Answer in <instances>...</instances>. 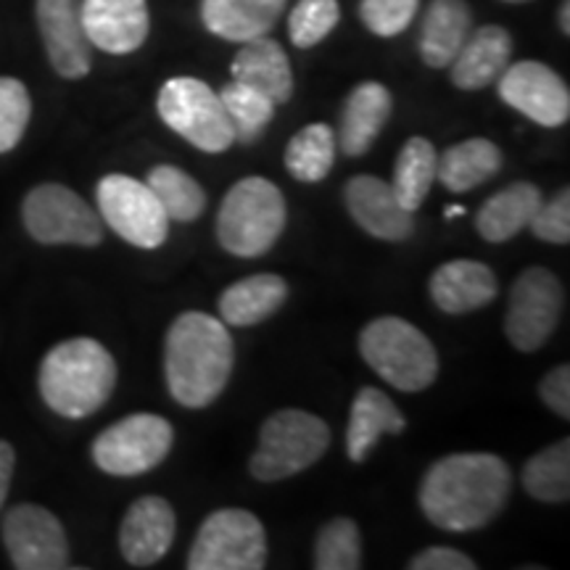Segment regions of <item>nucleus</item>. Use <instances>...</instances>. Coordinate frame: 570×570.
Returning <instances> with one entry per match:
<instances>
[{"label": "nucleus", "mask_w": 570, "mask_h": 570, "mask_svg": "<svg viewBox=\"0 0 570 570\" xmlns=\"http://www.w3.org/2000/svg\"><path fill=\"white\" fill-rule=\"evenodd\" d=\"M412 570H475V562L470 554L454 550V547H428L410 560Z\"/></svg>", "instance_id": "obj_39"}, {"label": "nucleus", "mask_w": 570, "mask_h": 570, "mask_svg": "<svg viewBox=\"0 0 570 570\" xmlns=\"http://www.w3.org/2000/svg\"><path fill=\"white\" fill-rule=\"evenodd\" d=\"M566 294L558 275L544 267H529L512 283L504 333L518 352H539L560 323Z\"/></svg>", "instance_id": "obj_12"}, {"label": "nucleus", "mask_w": 570, "mask_h": 570, "mask_svg": "<svg viewBox=\"0 0 570 570\" xmlns=\"http://www.w3.org/2000/svg\"><path fill=\"white\" fill-rule=\"evenodd\" d=\"M35 17L56 75L82 80L92 67V46L82 27L80 0H38Z\"/></svg>", "instance_id": "obj_15"}, {"label": "nucleus", "mask_w": 570, "mask_h": 570, "mask_svg": "<svg viewBox=\"0 0 570 570\" xmlns=\"http://www.w3.org/2000/svg\"><path fill=\"white\" fill-rule=\"evenodd\" d=\"M531 233L539 240L554 246L570 244V190L562 188L552 202H541L537 214L531 217Z\"/></svg>", "instance_id": "obj_38"}, {"label": "nucleus", "mask_w": 570, "mask_h": 570, "mask_svg": "<svg viewBox=\"0 0 570 570\" xmlns=\"http://www.w3.org/2000/svg\"><path fill=\"white\" fill-rule=\"evenodd\" d=\"M13 468H17V452L9 441H0V510H3L6 497H9Z\"/></svg>", "instance_id": "obj_41"}, {"label": "nucleus", "mask_w": 570, "mask_h": 570, "mask_svg": "<svg viewBox=\"0 0 570 570\" xmlns=\"http://www.w3.org/2000/svg\"><path fill=\"white\" fill-rule=\"evenodd\" d=\"M317 570H360L362 533L352 518H333L320 529L315 541Z\"/></svg>", "instance_id": "obj_34"}, {"label": "nucleus", "mask_w": 570, "mask_h": 570, "mask_svg": "<svg viewBox=\"0 0 570 570\" xmlns=\"http://www.w3.org/2000/svg\"><path fill=\"white\" fill-rule=\"evenodd\" d=\"M541 204V190L533 183H512L483 202L475 214V230L489 244H504L525 230Z\"/></svg>", "instance_id": "obj_27"}, {"label": "nucleus", "mask_w": 570, "mask_h": 570, "mask_svg": "<svg viewBox=\"0 0 570 570\" xmlns=\"http://www.w3.org/2000/svg\"><path fill=\"white\" fill-rule=\"evenodd\" d=\"M523 489L531 499L560 504L570 499V441L541 449L523 468Z\"/></svg>", "instance_id": "obj_32"}, {"label": "nucleus", "mask_w": 570, "mask_h": 570, "mask_svg": "<svg viewBox=\"0 0 570 570\" xmlns=\"http://www.w3.org/2000/svg\"><path fill=\"white\" fill-rule=\"evenodd\" d=\"M175 428L151 412H135L98 433L92 441V462L109 475L132 479L159 468L173 452Z\"/></svg>", "instance_id": "obj_10"}, {"label": "nucleus", "mask_w": 570, "mask_h": 570, "mask_svg": "<svg viewBox=\"0 0 570 570\" xmlns=\"http://www.w3.org/2000/svg\"><path fill=\"white\" fill-rule=\"evenodd\" d=\"M40 396L56 415L82 420L109 402L117 389V362L92 338H69L42 356Z\"/></svg>", "instance_id": "obj_3"}, {"label": "nucleus", "mask_w": 570, "mask_h": 570, "mask_svg": "<svg viewBox=\"0 0 570 570\" xmlns=\"http://www.w3.org/2000/svg\"><path fill=\"white\" fill-rule=\"evenodd\" d=\"M219 101H223L227 119H230L235 140L240 142H254L259 138L273 122L277 109L265 92L248 88L238 80L225 85L223 92H219Z\"/></svg>", "instance_id": "obj_33"}, {"label": "nucleus", "mask_w": 570, "mask_h": 570, "mask_svg": "<svg viewBox=\"0 0 570 570\" xmlns=\"http://www.w3.org/2000/svg\"><path fill=\"white\" fill-rule=\"evenodd\" d=\"M444 214H446L449 219H452V217H462V214H465V206H460V204H458V206H446Z\"/></svg>", "instance_id": "obj_43"}, {"label": "nucleus", "mask_w": 570, "mask_h": 570, "mask_svg": "<svg viewBox=\"0 0 570 570\" xmlns=\"http://www.w3.org/2000/svg\"><path fill=\"white\" fill-rule=\"evenodd\" d=\"M539 396L544 399V404L554 415L570 420V367L560 365L541 377Z\"/></svg>", "instance_id": "obj_40"}, {"label": "nucleus", "mask_w": 570, "mask_h": 570, "mask_svg": "<svg viewBox=\"0 0 570 570\" xmlns=\"http://www.w3.org/2000/svg\"><path fill=\"white\" fill-rule=\"evenodd\" d=\"M331 446V428L323 417L306 410H277L259 431V446L248 470L256 481L275 483L294 479L323 460Z\"/></svg>", "instance_id": "obj_6"}, {"label": "nucleus", "mask_w": 570, "mask_h": 570, "mask_svg": "<svg viewBox=\"0 0 570 570\" xmlns=\"http://www.w3.org/2000/svg\"><path fill=\"white\" fill-rule=\"evenodd\" d=\"M346 209L367 235L399 244L415 233V212H407L391 188L375 175H356L344 188Z\"/></svg>", "instance_id": "obj_17"}, {"label": "nucleus", "mask_w": 570, "mask_h": 570, "mask_svg": "<svg viewBox=\"0 0 570 570\" xmlns=\"http://www.w3.org/2000/svg\"><path fill=\"white\" fill-rule=\"evenodd\" d=\"M560 30L562 35H570V0H562V9H560Z\"/></svg>", "instance_id": "obj_42"}, {"label": "nucleus", "mask_w": 570, "mask_h": 570, "mask_svg": "<svg viewBox=\"0 0 570 570\" xmlns=\"http://www.w3.org/2000/svg\"><path fill=\"white\" fill-rule=\"evenodd\" d=\"M360 354L375 375L404 394L425 391L439 377L436 346L402 317H377L362 327Z\"/></svg>", "instance_id": "obj_5"}, {"label": "nucleus", "mask_w": 570, "mask_h": 570, "mask_svg": "<svg viewBox=\"0 0 570 570\" xmlns=\"http://www.w3.org/2000/svg\"><path fill=\"white\" fill-rule=\"evenodd\" d=\"M433 304L446 315H468V312L483 309L497 298V275L489 265L473 259L444 262L431 275Z\"/></svg>", "instance_id": "obj_21"}, {"label": "nucleus", "mask_w": 570, "mask_h": 570, "mask_svg": "<svg viewBox=\"0 0 570 570\" xmlns=\"http://www.w3.org/2000/svg\"><path fill=\"white\" fill-rule=\"evenodd\" d=\"M98 214L119 238L138 248H159L169 235V217L146 180L106 175L96 188Z\"/></svg>", "instance_id": "obj_11"}, {"label": "nucleus", "mask_w": 570, "mask_h": 570, "mask_svg": "<svg viewBox=\"0 0 570 570\" xmlns=\"http://www.w3.org/2000/svg\"><path fill=\"white\" fill-rule=\"evenodd\" d=\"M177 518L164 497H140L125 512L119 550L132 568H151L173 550Z\"/></svg>", "instance_id": "obj_18"}, {"label": "nucleus", "mask_w": 570, "mask_h": 570, "mask_svg": "<svg viewBox=\"0 0 570 570\" xmlns=\"http://www.w3.org/2000/svg\"><path fill=\"white\" fill-rule=\"evenodd\" d=\"M470 32L473 13L465 0H431L420 24V59L431 69H446Z\"/></svg>", "instance_id": "obj_24"}, {"label": "nucleus", "mask_w": 570, "mask_h": 570, "mask_svg": "<svg viewBox=\"0 0 570 570\" xmlns=\"http://www.w3.org/2000/svg\"><path fill=\"white\" fill-rule=\"evenodd\" d=\"M420 0H362V24L377 38H396L417 17Z\"/></svg>", "instance_id": "obj_37"}, {"label": "nucleus", "mask_w": 570, "mask_h": 570, "mask_svg": "<svg viewBox=\"0 0 570 570\" xmlns=\"http://www.w3.org/2000/svg\"><path fill=\"white\" fill-rule=\"evenodd\" d=\"M235 365V344L223 320L183 312L164 341V377L169 394L188 410L209 407L223 394Z\"/></svg>", "instance_id": "obj_2"}, {"label": "nucleus", "mask_w": 570, "mask_h": 570, "mask_svg": "<svg viewBox=\"0 0 570 570\" xmlns=\"http://www.w3.org/2000/svg\"><path fill=\"white\" fill-rule=\"evenodd\" d=\"M407 428L402 412L381 389L356 391L346 425V454L352 462H365L381 436H399Z\"/></svg>", "instance_id": "obj_23"}, {"label": "nucleus", "mask_w": 570, "mask_h": 570, "mask_svg": "<svg viewBox=\"0 0 570 570\" xmlns=\"http://www.w3.org/2000/svg\"><path fill=\"white\" fill-rule=\"evenodd\" d=\"M288 298V283L281 275L262 273L233 283L219 296V317L225 325L252 327L265 323Z\"/></svg>", "instance_id": "obj_26"}, {"label": "nucleus", "mask_w": 570, "mask_h": 570, "mask_svg": "<svg viewBox=\"0 0 570 570\" xmlns=\"http://www.w3.org/2000/svg\"><path fill=\"white\" fill-rule=\"evenodd\" d=\"M499 98L531 122L562 127L570 119V90L552 67L541 61L508 63L497 80Z\"/></svg>", "instance_id": "obj_14"}, {"label": "nucleus", "mask_w": 570, "mask_h": 570, "mask_svg": "<svg viewBox=\"0 0 570 570\" xmlns=\"http://www.w3.org/2000/svg\"><path fill=\"white\" fill-rule=\"evenodd\" d=\"M240 46L244 48L235 53L230 67L233 80L265 92L275 106L288 104L294 96V69H291V59L281 42L262 35V38L240 42Z\"/></svg>", "instance_id": "obj_22"}, {"label": "nucleus", "mask_w": 570, "mask_h": 570, "mask_svg": "<svg viewBox=\"0 0 570 570\" xmlns=\"http://www.w3.org/2000/svg\"><path fill=\"white\" fill-rule=\"evenodd\" d=\"M3 544L19 570L69 568V539L61 520L40 504H17L3 518Z\"/></svg>", "instance_id": "obj_13"}, {"label": "nucleus", "mask_w": 570, "mask_h": 570, "mask_svg": "<svg viewBox=\"0 0 570 570\" xmlns=\"http://www.w3.org/2000/svg\"><path fill=\"white\" fill-rule=\"evenodd\" d=\"M338 0H298L288 17V35L296 48H315L338 27Z\"/></svg>", "instance_id": "obj_35"}, {"label": "nucleus", "mask_w": 570, "mask_h": 570, "mask_svg": "<svg viewBox=\"0 0 570 570\" xmlns=\"http://www.w3.org/2000/svg\"><path fill=\"white\" fill-rule=\"evenodd\" d=\"M510 494L508 462L489 452H458L428 468L420 483V510L441 531L470 533L487 529Z\"/></svg>", "instance_id": "obj_1"}, {"label": "nucleus", "mask_w": 570, "mask_h": 570, "mask_svg": "<svg viewBox=\"0 0 570 570\" xmlns=\"http://www.w3.org/2000/svg\"><path fill=\"white\" fill-rule=\"evenodd\" d=\"M391 111H394V98H391V90L386 85H356L346 96L344 109H341L336 146L346 156H352V159L367 154L391 119Z\"/></svg>", "instance_id": "obj_20"}, {"label": "nucleus", "mask_w": 570, "mask_h": 570, "mask_svg": "<svg viewBox=\"0 0 570 570\" xmlns=\"http://www.w3.org/2000/svg\"><path fill=\"white\" fill-rule=\"evenodd\" d=\"M288 219L283 190L267 177H244L227 190L217 212V240L240 259L265 256Z\"/></svg>", "instance_id": "obj_4"}, {"label": "nucleus", "mask_w": 570, "mask_h": 570, "mask_svg": "<svg viewBox=\"0 0 570 570\" xmlns=\"http://www.w3.org/2000/svg\"><path fill=\"white\" fill-rule=\"evenodd\" d=\"M32 117V98L17 77H0V154H9L24 138Z\"/></svg>", "instance_id": "obj_36"}, {"label": "nucleus", "mask_w": 570, "mask_h": 570, "mask_svg": "<svg viewBox=\"0 0 570 570\" xmlns=\"http://www.w3.org/2000/svg\"><path fill=\"white\" fill-rule=\"evenodd\" d=\"M336 132L323 122L306 125L285 148V169L298 183H320L336 164Z\"/></svg>", "instance_id": "obj_30"}, {"label": "nucleus", "mask_w": 570, "mask_h": 570, "mask_svg": "<svg viewBox=\"0 0 570 570\" xmlns=\"http://www.w3.org/2000/svg\"><path fill=\"white\" fill-rule=\"evenodd\" d=\"M267 566V533L248 510L212 512L188 552L190 570H262Z\"/></svg>", "instance_id": "obj_8"}, {"label": "nucleus", "mask_w": 570, "mask_h": 570, "mask_svg": "<svg viewBox=\"0 0 570 570\" xmlns=\"http://www.w3.org/2000/svg\"><path fill=\"white\" fill-rule=\"evenodd\" d=\"M161 122L204 154H225L235 142V132L219 92L198 77H173L156 96Z\"/></svg>", "instance_id": "obj_7"}, {"label": "nucleus", "mask_w": 570, "mask_h": 570, "mask_svg": "<svg viewBox=\"0 0 570 570\" xmlns=\"http://www.w3.org/2000/svg\"><path fill=\"white\" fill-rule=\"evenodd\" d=\"M436 148L423 135L410 138L399 151L391 188L407 212H417L431 194L433 183H436Z\"/></svg>", "instance_id": "obj_29"}, {"label": "nucleus", "mask_w": 570, "mask_h": 570, "mask_svg": "<svg viewBox=\"0 0 570 570\" xmlns=\"http://www.w3.org/2000/svg\"><path fill=\"white\" fill-rule=\"evenodd\" d=\"M512 59V35L499 24H483L468 35L465 46L449 63V77L460 90H483L499 80Z\"/></svg>", "instance_id": "obj_19"}, {"label": "nucleus", "mask_w": 570, "mask_h": 570, "mask_svg": "<svg viewBox=\"0 0 570 570\" xmlns=\"http://www.w3.org/2000/svg\"><path fill=\"white\" fill-rule=\"evenodd\" d=\"M146 185L154 190L156 202L167 212L169 223H194L202 217L206 206L204 188L188 173L173 164H159L146 177Z\"/></svg>", "instance_id": "obj_31"}, {"label": "nucleus", "mask_w": 570, "mask_h": 570, "mask_svg": "<svg viewBox=\"0 0 570 570\" xmlns=\"http://www.w3.org/2000/svg\"><path fill=\"white\" fill-rule=\"evenodd\" d=\"M27 233L42 246H85L104 240V219L80 194L59 183L32 188L21 204Z\"/></svg>", "instance_id": "obj_9"}, {"label": "nucleus", "mask_w": 570, "mask_h": 570, "mask_svg": "<svg viewBox=\"0 0 570 570\" xmlns=\"http://www.w3.org/2000/svg\"><path fill=\"white\" fill-rule=\"evenodd\" d=\"M502 169V151L489 138H468L439 154L436 180L449 194H468Z\"/></svg>", "instance_id": "obj_28"}, {"label": "nucleus", "mask_w": 570, "mask_h": 570, "mask_svg": "<svg viewBox=\"0 0 570 570\" xmlns=\"http://www.w3.org/2000/svg\"><path fill=\"white\" fill-rule=\"evenodd\" d=\"M502 3H512V6H520V3H529V0H502Z\"/></svg>", "instance_id": "obj_44"}, {"label": "nucleus", "mask_w": 570, "mask_h": 570, "mask_svg": "<svg viewBox=\"0 0 570 570\" xmlns=\"http://www.w3.org/2000/svg\"><path fill=\"white\" fill-rule=\"evenodd\" d=\"M288 0H202L204 27L227 42L262 38L283 17Z\"/></svg>", "instance_id": "obj_25"}, {"label": "nucleus", "mask_w": 570, "mask_h": 570, "mask_svg": "<svg viewBox=\"0 0 570 570\" xmlns=\"http://www.w3.org/2000/svg\"><path fill=\"white\" fill-rule=\"evenodd\" d=\"M90 46L111 56L135 53L151 32L146 0H80Z\"/></svg>", "instance_id": "obj_16"}]
</instances>
